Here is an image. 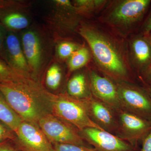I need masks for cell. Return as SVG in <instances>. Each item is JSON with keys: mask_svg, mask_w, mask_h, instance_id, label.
<instances>
[{"mask_svg": "<svg viewBox=\"0 0 151 151\" xmlns=\"http://www.w3.org/2000/svg\"><path fill=\"white\" fill-rule=\"evenodd\" d=\"M0 93L23 121L38 125L42 118L52 114V94L29 75L18 73L13 80L0 82Z\"/></svg>", "mask_w": 151, "mask_h": 151, "instance_id": "6da1fadb", "label": "cell"}, {"mask_svg": "<svg viewBox=\"0 0 151 151\" xmlns=\"http://www.w3.org/2000/svg\"><path fill=\"white\" fill-rule=\"evenodd\" d=\"M80 33L103 69L114 78L122 79L127 77V68L121 55L107 38L92 29H82Z\"/></svg>", "mask_w": 151, "mask_h": 151, "instance_id": "7a4b0ae2", "label": "cell"}, {"mask_svg": "<svg viewBox=\"0 0 151 151\" xmlns=\"http://www.w3.org/2000/svg\"><path fill=\"white\" fill-rule=\"evenodd\" d=\"M51 107L53 115L72 125L79 132L88 128L103 130L89 118L84 98H75L69 94H52Z\"/></svg>", "mask_w": 151, "mask_h": 151, "instance_id": "3957f363", "label": "cell"}, {"mask_svg": "<svg viewBox=\"0 0 151 151\" xmlns=\"http://www.w3.org/2000/svg\"><path fill=\"white\" fill-rule=\"evenodd\" d=\"M38 125L52 145L63 144L87 146L77 129L52 114L44 117Z\"/></svg>", "mask_w": 151, "mask_h": 151, "instance_id": "277c9868", "label": "cell"}, {"mask_svg": "<svg viewBox=\"0 0 151 151\" xmlns=\"http://www.w3.org/2000/svg\"><path fill=\"white\" fill-rule=\"evenodd\" d=\"M117 87L122 109L151 122V98L147 91L124 83Z\"/></svg>", "mask_w": 151, "mask_h": 151, "instance_id": "5b68a950", "label": "cell"}, {"mask_svg": "<svg viewBox=\"0 0 151 151\" xmlns=\"http://www.w3.org/2000/svg\"><path fill=\"white\" fill-rule=\"evenodd\" d=\"M118 127L116 136L132 146L151 130V122L121 109L116 111Z\"/></svg>", "mask_w": 151, "mask_h": 151, "instance_id": "8992f818", "label": "cell"}, {"mask_svg": "<svg viewBox=\"0 0 151 151\" xmlns=\"http://www.w3.org/2000/svg\"><path fill=\"white\" fill-rule=\"evenodd\" d=\"M15 133L21 151H53V145L37 124L23 121Z\"/></svg>", "mask_w": 151, "mask_h": 151, "instance_id": "52a82bcc", "label": "cell"}, {"mask_svg": "<svg viewBox=\"0 0 151 151\" xmlns=\"http://www.w3.org/2000/svg\"><path fill=\"white\" fill-rule=\"evenodd\" d=\"M79 134L96 151H134L130 143L103 130L86 128L79 131Z\"/></svg>", "mask_w": 151, "mask_h": 151, "instance_id": "ba28073f", "label": "cell"}, {"mask_svg": "<svg viewBox=\"0 0 151 151\" xmlns=\"http://www.w3.org/2000/svg\"><path fill=\"white\" fill-rule=\"evenodd\" d=\"M91 120L105 132L116 135L118 127L116 111L92 96L84 98Z\"/></svg>", "mask_w": 151, "mask_h": 151, "instance_id": "9c48e42d", "label": "cell"}, {"mask_svg": "<svg viewBox=\"0 0 151 151\" xmlns=\"http://www.w3.org/2000/svg\"><path fill=\"white\" fill-rule=\"evenodd\" d=\"M150 0H127L121 3L111 13V20L117 24H132L139 21L145 14Z\"/></svg>", "mask_w": 151, "mask_h": 151, "instance_id": "30bf717a", "label": "cell"}, {"mask_svg": "<svg viewBox=\"0 0 151 151\" xmlns=\"http://www.w3.org/2000/svg\"><path fill=\"white\" fill-rule=\"evenodd\" d=\"M90 86L94 97L115 111L122 109L117 86L106 77L94 72L89 76Z\"/></svg>", "mask_w": 151, "mask_h": 151, "instance_id": "8fae6325", "label": "cell"}, {"mask_svg": "<svg viewBox=\"0 0 151 151\" xmlns=\"http://www.w3.org/2000/svg\"><path fill=\"white\" fill-rule=\"evenodd\" d=\"M6 62L16 72L29 75V68L22 49L19 41L12 33L6 35L5 40Z\"/></svg>", "mask_w": 151, "mask_h": 151, "instance_id": "7c38bea8", "label": "cell"}, {"mask_svg": "<svg viewBox=\"0 0 151 151\" xmlns=\"http://www.w3.org/2000/svg\"><path fill=\"white\" fill-rule=\"evenodd\" d=\"M22 43L29 69L37 71L41 62V47L39 38L36 33L29 31L23 35Z\"/></svg>", "mask_w": 151, "mask_h": 151, "instance_id": "4fadbf2b", "label": "cell"}, {"mask_svg": "<svg viewBox=\"0 0 151 151\" xmlns=\"http://www.w3.org/2000/svg\"><path fill=\"white\" fill-rule=\"evenodd\" d=\"M135 60L143 71L151 65V47L145 38H136L132 43Z\"/></svg>", "mask_w": 151, "mask_h": 151, "instance_id": "5bb4252c", "label": "cell"}, {"mask_svg": "<svg viewBox=\"0 0 151 151\" xmlns=\"http://www.w3.org/2000/svg\"><path fill=\"white\" fill-rule=\"evenodd\" d=\"M0 121L6 127L16 132L23 122L22 119L18 115L4 97L0 96Z\"/></svg>", "mask_w": 151, "mask_h": 151, "instance_id": "9a60e30c", "label": "cell"}, {"mask_svg": "<svg viewBox=\"0 0 151 151\" xmlns=\"http://www.w3.org/2000/svg\"><path fill=\"white\" fill-rule=\"evenodd\" d=\"M67 88L68 94L71 97L82 99L90 96L86 95V80L83 74H76L70 78Z\"/></svg>", "mask_w": 151, "mask_h": 151, "instance_id": "2e32d148", "label": "cell"}, {"mask_svg": "<svg viewBox=\"0 0 151 151\" xmlns=\"http://www.w3.org/2000/svg\"><path fill=\"white\" fill-rule=\"evenodd\" d=\"M89 58V50L86 47L78 49L70 57L68 62L69 69L74 71L83 67Z\"/></svg>", "mask_w": 151, "mask_h": 151, "instance_id": "e0dca14e", "label": "cell"}, {"mask_svg": "<svg viewBox=\"0 0 151 151\" xmlns=\"http://www.w3.org/2000/svg\"><path fill=\"white\" fill-rule=\"evenodd\" d=\"M3 21L7 27L12 29H23L29 24L28 19L23 15L17 12L7 14L4 17Z\"/></svg>", "mask_w": 151, "mask_h": 151, "instance_id": "ac0fdd59", "label": "cell"}, {"mask_svg": "<svg viewBox=\"0 0 151 151\" xmlns=\"http://www.w3.org/2000/svg\"><path fill=\"white\" fill-rule=\"evenodd\" d=\"M61 70L59 66L57 65H52L47 70L46 74L47 85L50 89H57L61 81Z\"/></svg>", "mask_w": 151, "mask_h": 151, "instance_id": "d6986e66", "label": "cell"}, {"mask_svg": "<svg viewBox=\"0 0 151 151\" xmlns=\"http://www.w3.org/2000/svg\"><path fill=\"white\" fill-rule=\"evenodd\" d=\"M17 74L5 60L0 58V82L13 80Z\"/></svg>", "mask_w": 151, "mask_h": 151, "instance_id": "ffe728a7", "label": "cell"}, {"mask_svg": "<svg viewBox=\"0 0 151 151\" xmlns=\"http://www.w3.org/2000/svg\"><path fill=\"white\" fill-rule=\"evenodd\" d=\"M78 49V46L74 43L70 42H62L58 46V55L62 58L70 57Z\"/></svg>", "mask_w": 151, "mask_h": 151, "instance_id": "44dd1931", "label": "cell"}, {"mask_svg": "<svg viewBox=\"0 0 151 151\" xmlns=\"http://www.w3.org/2000/svg\"><path fill=\"white\" fill-rule=\"evenodd\" d=\"M53 151H96L87 146L70 144H56L53 145Z\"/></svg>", "mask_w": 151, "mask_h": 151, "instance_id": "7402d4cb", "label": "cell"}, {"mask_svg": "<svg viewBox=\"0 0 151 151\" xmlns=\"http://www.w3.org/2000/svg\"><path fill=\"white\" fill-rule=\"evenodd\" d=\"M6 35L2 27L0 26V58L6 62L5 40Z\"/></svg>", "mask_w": 151, "mask_h": 151, "instance_id": "603a6c76", "label": "cell"}, {"mask_svg": "<svg viewBox=\"0 0 151 151\" xmlns=\"http://www.w3.org/2000/svg\"><path fill=\"white\" fill-rule=\"evenodd\" d=\"M13 136L6 128L0 124V143L7 139H13Z\"/></svg>", "mask_w": 151, "mask_h": 151, "instance_id": "cb8c5ba5", "label": "cell"}, {"mask_svg": "<svg viewBox=\"0 0 151 151\" xmlns=\"http://www.w3.org/2000/svg\"><path fill=\"white\" fill-rule=\"evenodd\" d=\"M141 151H151V130L143 139Z\"/></svg>", "mask_w": 151, "mask_h": 151, "instance_id": "d4e9b609", "label": "cell"}, {"mask_svg": "<svg viewBox=\"0 0 151 151\" xmlns=\"http://www.w3.org/2000/svg\"><path fill=\"white\" fill-rule=\"evenodd\" d=\"M0 151H21L17 147H14L5 142L0 143Z\"/></svg>", "mask_w": 151, "mask_h": 151, "instance_id": "484cf974", "label": "cell"}, {"mask_svg": "<svg viewBox=\"0 0 151 151\" xmlns=\"http://www.w3.org/2000/svg\"><path fill=\"white\" fill-rule=\"evenodd\" d=\"M151 32V12L143 25V33L145 35Z\"/></svg>", "mask_w": 151, "mask_h": 151, "instance_id": "4316f807", "label": "cell"}, {"mask_svg": "<svg viewBox=\"0 0 151 151\" xmlns=\"http://www.w3.org/2000/svg\"><path fill=\"white\" fill-rule=\"evenodd\" d=\"M144 79L151 86V65L143 71Z\"/></svg>", "mask_w": 151, "mask_h": 151, "instance_id": "83f0119b", "label": "cell"}, {"mask_svg": "<svg viewBox=\"0 0 151 151\" xmlns=\"http://www.w3.org/2000/svg\"><path fill=\"white\" fill-rule=\"evenodd\" d=\"M55 2L59 5L65 7L71 6L70 1L68 0H56Z\"/></svg>", "mask_w": 151, "mask_h": 151, "instance_id": "f1b7e54d", "label": "cell"}, {"mask_svg": "<svg viewBox=\"0 0 151 151\" xmlns=\"http://www.w3.org/2000/svg\"><path fill=\"white\" fill-rule=\"evenodd\" d=\"M145 38L147 40V41L150 44V45L151 47V32L149 33L148 34L145 35Z\"/></svg>", "mask_w": 151, "mask_h": 151, "instance_id": "f546056e", "label": "cell"}, {"mask_svg": "<svg viewBox=\"0 0 151 151\" xmlns=\"http://www.w3.org/2000/svg\"><path fill=\"white\" fill-rule=\"evenodd\" d=\"M146 91H147V92L148 93L149 95H150V97L151 98V86L147 87V89H146Z\"/></svg>", "mask_w": 151, "mask_h": 151, "instance_id": "4dcf8cb0", "label": "cell"}]
</instances>
